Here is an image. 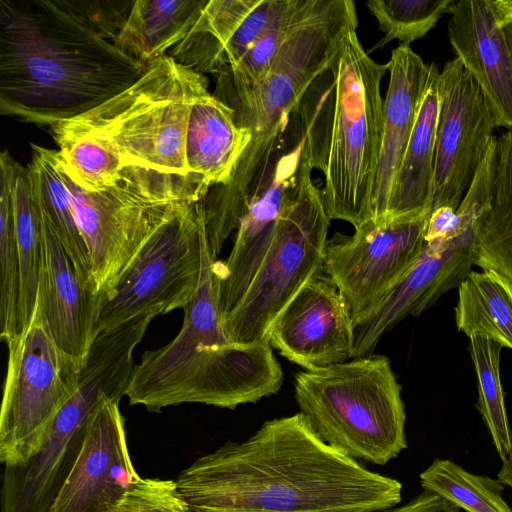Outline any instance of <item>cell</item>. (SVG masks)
<instances>
[{
	"label": "cell",
	"mask_w": 512,
	"mask_h": 512,
	"mask_svg": "<svg viewBox=\"0 0 512 512\" xmlns=\"http://www.w3.org/2000/svg\"><path fill=\"white\" fill-rule=\"evenodd\" d=\"M175 481L193 512H382L402 498L398 480L325 443L301 412L225 442Z\"/></svg>",
	"instance_id": "1"
},
{
	"label": "cell",
	"mask_w": 512,
	"mask_h": 512,
	"mask_svg": "<svg viewBox=\"0 0 512 512\" xmlns=\"http://www.w3.org/2000/svg\"><path fill=\"white\" fill-rule=\"evenodd\" d=\"M146 67L103 37L72 0H0V112L53 125L129 88Z\"/></svg>",
	"instance_id": "2"
},
{
	"label": "cell",
	"mask_w": 512,
	"mask_h": 512,
	"mask_svg": "<svg viewBox=\"0 0 512 512\" xmlns=\"http://www.w3.org/2000/svg\"><path fill=\"white\" fill-rule=\"evenodd\" d=\"M357 25L353 1L315 0L276 54L265 80L243 92L228 93L222 100L234 110L238 126L248 132L250 140L228 183L215 186L202 200L206 238L214 260L249 204L266 186L303 94Z\"/></svg>",
	"instance_id": "3"
},
{
	"label": "cell",
	"mask_w": 512,
	"mask_h": 512,
	"mask_svg": "<svg viewBox=\"0 0 512 512\" xmlns=\"http://www.w3.org/2000/svg\"><path fill=\"white\" fill-rule=\"evenodd\" d=\"M201 272L187 305L183 325L165 346L148 350L134 365L126 395L131 405L150 412L200 403L235 409L276 394L283 371L269 341L236 344L223 327L219 274L201 236Z\"/></svg>",
	"instance_id": "4"
},
{
	"label": "cell",
	"mask_w": 512,
	"mask_h": 512,
	"mask_svg": "<svg viewBox=\"0 0 512 512\" xmlns=\"http://www.w3.org/2000/svg\"><path fill=\"white\" fill-rule=\"evenodd\" d=\"M388 70V63L374 61L351 31L295 111L313 169L324 176L327 214L354 229L373 220L383 137L380 85Z\"/></svg>",
	"instance_id": "5"
},
{
	"label": "cell",
	"mask_w": 512,
	"mask_h": 512,
	"mask_svg": "<svg viewBox=\"0 0 512 512\" xmlns=\"http://www.w3.org/2000/svg\"><path fill=\"white\" fill-rule=\"evenodd\" d=\"M207 90L203 74L165 55L149 63L126 90L58 124L101 140L150 195L198 202L210 188L190 174L185 138L191 106Z\"/></svg>",
	"instance_id": "6"
},
{
	"label": "cell",
	"mask_w": 512,
	"mask_h": 512,
	"mask_svg": "<svg viewBox=\"0 0 512 512\" xmlns=\"http://www.w3.org/2000/svg\"><path fill=\"white\" fill-rule=\"evenodd\" d=\"M294 391L317 435L345 455L385 465L407 448L401 385L386 356L303 370Z\"/></svg>",
	"instance_id": "7"
},
{
	"label": "cell",
	"mask_w": 512,
	"mask_h": 512,
	"mask_svg": "<svg viewBox=\"0 0 512 512\" xmlns=\"http://www.w3.org/2000/svg\"><path fill=\"white\" fill-rule=\"evenodd\" d=\"M308 169L295 197L283 210L271 245L238 304L222 318L231 342L269 341L285 306L322 272L330 218L322 190Z\"/></svg>",
	"instance_id": "8"
},
{
	"label": "cell",
	"mask_w": 512,
	"mask_h": 512,
	"mask_svg": "<svg viewBox=\"0 0 512 512\" xmlns=\"http://www.w3.org/2000/svg\"><path fill=\"white\" fill-rule=\"evenodd\" d=\"M8 347L0 412V460L26 464L63 405L77 388L84 365L55 343L36 298L28 325Z\"/></svg>",
	"instance_id": "9"
},
{
	"label": "cell",
	"mask_w": 512,
	"mask_h": 512,
	"mask_svg": "<svg viewBox=\"0 0 512 512\" xmlns=\"http://www.w3.org/2000/svg\"><path fill=\"white\" fill-rule=\"evenodd\" d=\"M202 200L178 203L103 300L96 336L140 315L185 309L201 272Z\"/></svg>",
	"instance_id": "10"
},
{
	"label": "cell",
	"mask_w": 512,
	"mask_h": 512,
	"mask_svg": "<svg viewBox=\"0 0 512 512\" xmlns=\"http://www.w3.org/2000/svg\"><path fill=\"white\" fill-rule=\"evenodd\" d=\"M58 165L89 251L95 291L103 302L180 202L148 194L125 173L116 185L101 192H87L67 176L59 161Z\"/></svg>",
	"instance_id": "11"
},
{
	"label": "cell",
	"mask_w": 512,
	"mask_h": 512,
	"mask_svg": "<svg viewBox=\"0 0 512 512\" xmlns=\"http://www.w3.org/2000/svg\"><path fill=\"white\" fill-rule=\"evenodd\" d=\"M429 215L368 221L327 244L323 273L346 299L354 327L369 319L407 276L425 246Z\"/></svg>",
	"instance_id": "12"
},
{
	"label": "cell",
	"mask_w": 512,
	"mask_h": 512,
	"mask_svg": "<svg viewBox=\"0 0 512 512\" xmlns=\"http://www.w3.org/2000/svg\"><path fill=\"white\" fill-rule=\"evenodd\" d=\"M440 100L430 214L441 206L457 209L496 136L493 110L459 59L438 76Z\"/></svg>",
	"instance_id": "13"
},
{
	"label": "cell",
	"mask_w": 512,
	"mask_h": 512,
	"mask_svg": "<svg viewBox=\"0 0 512 512\" xmlns=\"http://www.w3.org/2000/svg\"><path fill=\"white\" fill-rule=\"evenodd\" d=\"M110 382L94 371L81 372L77 388L50 424L37 452L21 466L5 467L2 512H47L69 477L88 427Z\"/></svg>",
	"instance_id": "14"
},
{
	"label": "cell",
	"mask_w": 512,
	"mask_h": 512,
	"mask_svg": "<svg viewBox=\"0 0 512 512\" xmlns=\"http://www.w3.org/2000/svg\"><path fill=\"white\" fill-rule=\"evenodd\" d=\"M313 169L298 125L288 127L264 189L252 200L237 225L232 250L216 260L222 318L241 300L274 237L279 218L295 197L302 178Z\"/></svg>",
	"instance_id": "15"
},
{
	"label": "cell",
	"mask_w": 512,
	"mask_h": 512,
	"mask_svg": "<svg viewBox=\"0 0 512 512\" xmlns=\"http://www.w3.org/2000/svg\"><path fill=\"white\" fill-rule=\"evenodd\" d=\"M269 343L304 370L353 358L355 335L350 307L323 271L281 311L270 330Z\"/></svg>",
	"instance_id": "16"
},
{
	"label": "cell",
	"mask_w": 512,
	"mask_h": 512,
	"mask_svg": "<svg viewBox=\"0 0 512 512\" xmlns=\"http://www.w3.org/2000/svg\"><path fill=\"white\" fill-rule=\"evenodd\" d=\"M119 403L102 400L80 455L47 512H119L141 479L130 458Z\"/></svg>",
	"instance_id": "17"
},
{
	"label": "cell",
	"mask_w": 512,
	"mask_h": 512,
	"mask_svg": "<svg viewBox=\"0 0 512 512\" xmlns=\"http://www.w3.org/2000/svg\"><path fill=\"white\" fill-rule=\"evenodd\" d=\"M477 228L451 240L425 242L417 263L377 311L354 327L353 358L372 355L380 338L407 316H418L472 271Z\"/></svg>",
	"instance_id": "18"
},
{
	"label": "cell",
	"mask_w": 512,
	"mask_h": 512,
	"mask_svg": "<svg viewBox=\"0 0 512 512\" xmlns=\"http://www.w3.org/2000/svg\"><path fill=\"white\" fill-rule=\"evenodd\" d=\"M40 210L43 256L36 298L57 346L84 365L96 338L102 298L82 282L41 207Z\"/></svg>",
	"instance_id": "19"
},
{
	"label": "cell",
	"mask_w": 512,
	"mask_h": 512,
	"mask_svg": "<svg viewBox=\"0 0 512 512\" xmlns=\"http://www.w3.org/2000/svg\"><path fill=\"white\" fill-rule=\"evenodd\" d=\"M447 35L480 86L498 127L512 128V55L491 0H459L450 7Z\"/></svg>",
	"instance_id": "20"
},
{
	"label": "cell",
	"mask_w": 512,
	"mask_h": 512,
	"mask_svg": "<svg viewBox=\"0 0 512 512\" xmlns=\"http://www.w3.org/2000/svg\"><path fill=\"white\" fill-rule=\"evenodd\" d=\"M389 85L383 100V137L373 191V220L385 218L390 194L412 135L423 96L439 71L410 46L391 53Z\"/></svg>",
	"instance_id": "21"
},
{
	"label": "cell",
	"mask_w": 512,
	"mask_h": 512,
	"mask_svg": "<svg viewBox=\"0 0 512 512\" xmlns=\"http://www.w3.org/2000/svg\"><path fill=\"white\" fill-rule=\"evenodd\" d=\"M250 140L234 110L209 90L193 102L185 138L190 174L209 188L228 183Z\"/></svg>",
	"instance_id": "22"
},
{
	"label": "cell",
	"mask_w": 512,
	"mask_h": 512,
	"mask_svg": "<svg viewBox=\"0 0 512 512\" xmlns=\"http://www.w3.org/2000/svg\"><path fill=\"white\" fill-rule=\"evenodd\" d=\"M438 76L423 96L383 220L430 217L440 107Z\"/></svg>",
	"instance_id": "23"
},
{
	"label": "cell",
	"mask_w": 512,
	"mask_h": 512,
	"mask_svg": "<svg viewBox=\"0 0 512 512\" xmlns=\"http://www.w3.org/2000/svg\"><path fill=\"white\" fill-rule=\"evenodd\" d=\"M208 0H135L113 43L147 67L177 45Z\"/></svg>",
	"instance_id": "24"
},
{
	"label": "cell",
	"mask_w": 512,
	"mask_h": 512,
	"mask_svg": "<svg viewBox=\"0 0 512 512\" xmlns=\"http://www.w3.org/2000/svg\"><path fill=\"white\" fill-rule=\"evenodd\" d=\"M473 263L512 282V128L496 139L490 201L477 227Z\"/></svg>",
	"instance_id": "25"
},
{
	"label": "cell",
	"mask_w": 512,
	"mask_h": 512,
	"mask_svg": "<svg viewBox=\"0 0 512 512\" xmlns=\"http://www.w3.org/2000/svg\"><path fill=\"white\" fill-rule=\"evenodd\" d=\"M31 148L32 159L27 167L40 207L80 279L96 293L89 251L76 220L71 193L59 169L57 152L34 144Z\"/></svg>",
	"instance_id": "26"
},
{
	"label": "cell",
	"mask_w": 512,
	"mask_h": 512,
	"mask_svg": "<svg viewBox=\"0 0 512 512\" xmlns=\"http://www.w3.org/2000/svg\"><path fill=\"white\" fill-rule=\"evenodd\" d=\"M457 329L512 349V282L493 270L471 271L458 286Z\"/></svg>",
	"instance_id": "27"
},
{
	"label": "cell",
	"mask_w": 512,
	"mask_h": 512,
	"mask_svg": "<svg viewBox=\"0 0 512 512\" xmlns=\"http://www.w3.org/2000/svg\"><path fill=\"white\" fill-rule=\"evenodd\" d=\"M261 0H208L187 35L170 52L180 64L216 74L223 48Z\"/></svg>",
	"instance_id": "28"
},
{
	"label": "cell",
	"mask_w": 512,
	"mask_h": 512,
	"mask_svg": "<svg viewBox=\"0 0 512 512\" xmlns=\"http://www.w3.org/2000/svg\"><path fill=\"white\" fill-rule=\"evenodd\" d=\"M11 191L21 264L20 325L29 323L36 302L43 256L42 218L28 167L14 160Z\"/></svg>",
	"instance_id": "29"
},
{
	"label": "cell",
	"mask_w": 512,
	"mask_h": 512,
	"mask_svg": "<svg viewBox=\"0 0 512 512\" xmlns=\"http://www.w3.org/2000/svg\"><path fill=\"white\" fill-rule=\"evenodd\" d=\"M57 158L67 176L87 192L104 191L124 178L126 167L101 140L56 123L50 126Z\"/></svg>",
	"instance_id": "30"
},
{
	"label": "cell",
	"mask_w": 512,
	"mask_h": 512,
	"mask_svg": "<svg viewBox=\"0 0 512 512\" xmlns=\"http://www.w3.org/2000/svg\"><path fill=\"white\" fill-rule=\"evenodd\" d=\"M14 159L6 151L0 154V324L6 344L21 332V264L17 245L11 191Z\"/></svg>",
	"instance_id": "31"
},
{
	"label": "cell",
	"mask_w": 512,
	"mask_h": 512,
	"mask_svg": "<svg viewBox=\"0 0 512 512\" xmlns=\"http://www.w3.org/2000/svg\"><path fill=\"white\" fill-rule=\"evenodd\" d=\"M315 0H282L277 13L258 41L231 70L218 77L220 93H239L255 87L267 77L276 54L291 33L306 18Z\"/></svg>",
	"instance_id": "32"
},
{
	"label": "cell",
	"mask_w": 512,
	"mask_h": 512,
	"mask_svg": "<svg viewBox=\"0 0 512 512\" xmlns=\"http://www.w3.org/2000/svg\"><path fill=\"white\" fill-rule=\"evenodd\" d=\"M424 490L435 493L465 512H512L502 498L498 479L475 475L448 459H435L419 476Z\"/></svg>",
	"instance_id": "33"
},
{
	"label": "cell",
	"mask_w": 512,
	"mask_h": 512,
	"mask_svg": "<svg viewBox=\"0 0 512 512\" xmlns=\"http://www.w3.org/2000/svg\"><path fill=\"white\" fill-rule=\"evenodd\" d=\"M503 347L482 336L470 337V354L478 381L477 408L490 433L499 458L504 462L512 454V430L509 425L500 380V352Z\"/></svg>",
	"instance_id": "34"
},
{
	"label": "cell",
	"mask_w": 512,
	"mask_h": 512,
	"mask_svg": "<svg viewBox=\"0 0 512 512\" xmlns=\"http://www.w3.org/2000/svg\"><path fill=\"white\" fill-rule=\"evenodd\" d=\"M453 0H370L366 5L384 33L374 46L381 48L392 40L400 45L424 37L446 13Z\"/></svg>",
	"instance_id": "35"
},
{
	"label": "cell",
	"mask_w": 512,
	"mask_h": 512,
	"mask_svg": "<svg viewBox=\"0 0 512 512\" xmlns=\"http://www.w3.org/2000/svg\"><path fill=\"white\" fill-rule=\"evenodd\" d=\"M119 512H193L175 480L141 478L130 490Z\"/></svg>",
	"instance_id": "36"
},
{
	"label": "cell",
	"mask_w": 512,
	"mask_h": 512,
	"mask_svg": "<svg viewBox=\"0 0 512 512\" xmlns=\"http://www.w3.org/2000/svg\"><path fill=\"white\" fill-rule=\"evenodd\" d=\"M282 0H261L225 44L216 75L234 68L265 32Z\"/></svg>",
	"instance_id": "37"
},
{
	"label": "cell",
	"mask_w": 512,
	"mask_h": 512,
	"mask_svg": "<svg viewBox=\"0 0 512 512\" xmlns=\"http://www.w3.org/2000/svg\"><path fill=\"white\" fill-rule=\"evenodd\" d=\"M459 508L439 495L424 490L407 504L382 512H459Z\"/></svg>",
	"instance_id": "38"
},
{
	"label": "cell",
	"mask_w": 512,
	"mask_h": 512,
	"mask_svg": "<svg viewBox=\"0 0 512 512\" xmlns=\"http://www.w3.org/2000/svg\"><path fill=\"white\" fill-rule=\"evenodd\" d=\"M499 27L512 55V0H491Z\"/></svg>",
	"instance_id": "39"
},
{
	"label": "cell",
	"mask_w": 512,
	"mask_h": 512,
	"mask_svg": "<svg viewBox=\"0 0 512 512\" xmlns=\"http://www.w3.org/2000/svg\"><path fill=\"white\" fill-rule=\"evenodd\" d=\"M497 479L512 489V454L508 459L502 462V466L497 474Z\"/></svg>",
	"instance_id": "40"
}]
</instances>
